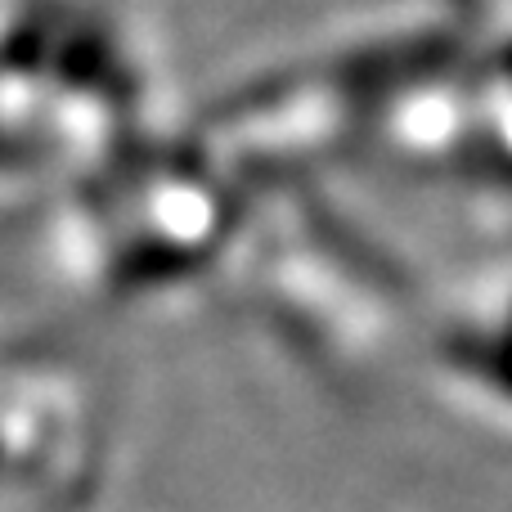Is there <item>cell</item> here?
Instances as JSON below:
<instances>
[{"mask_svg": "<svg viewBox=\"0 0 512 512\" xmlns=\"http://www.w3.org/2000/svg\"><path fill=\"white\" fill-rule=\"evenodd\" d=\"M436 369L468 405L512 423V239L445 315Z\"/></svg>", "mask_w": 512, "mask_h": 512, "instance_id": "1", "label": "cell"}]
</instances>
